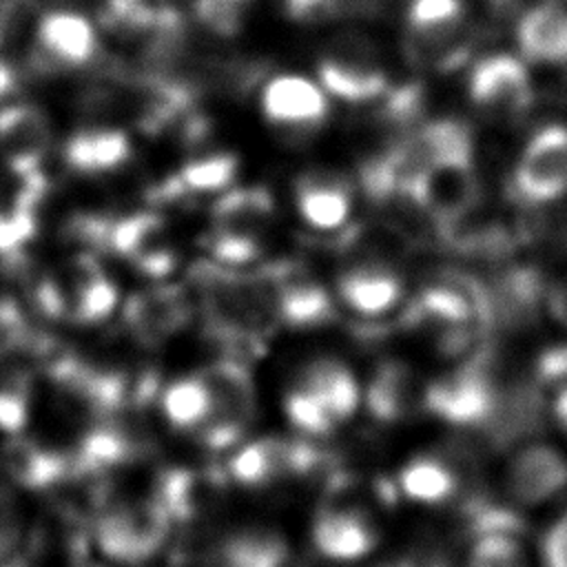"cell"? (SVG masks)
<instances>
[{
  "label": "cell",
  "mask_w": 567,
  "mask_h": 567,
  "mask_svg": "<svg viewBox=\"0 0 567 567\" xmlns=\"http://www.w3.org/2000/svg\"><path fill=\"white\" fill-rule=\"evenodd\" d=\"M208 255L219 261V266H244L259 257L261 246L259 239L255 237H244V235H233V233H221L213 230L206 241H204Z\"/></svg>",
  "instance_id": "8d00e7d4"
},
{
  "label": "cell",
  "mask_w": 567,
  "mask_h": 567,
  "mask_svg": "<svg viewBox=\"0 0 567 567\" xmlns=\"http://www.w3.org/2000/svg\"><path fill=\"white\" fill-rule=\"evenodd\" d=\"M29 339V326L20 306L0 295V359L24 346Z\"/></svg>",
  "instance_id": "f35d334b"
},
{
  "label": "cell",
  "mask_w": 567,
  "mask_h": 567,
  "mask_svg": "<svg viewBox=\"0 0 567 567\" xmlns=\"http://www.w3.org/2000/svg\"><path fill=\"white\" fill-rule=\"evenodd\" d=\"M268 286L272 315L290 328H319L334 319V303L328 290L303 270L279 264L261 270Z\"/></svg>",
  "instance_id": "4fadbf2b"
},
{
  "label": "cell",
  "mask_w": 567,
  "mask_h": 567,
  "mask_svg": "<svg viewBox=\"0 0 567 567\" xmlns=\"http://www.w3.org/2000/svg\"><path fill=\"white\" fill-rule=\"evenodd\" d=\"M171 525L173 520L166 507L155 496L122 501L97 516L93 540L106 558L124 565H140L162 549Z\"/></svg>",
  "instance_id": "277c9868"
},
{
  "label": "cell",
  "mask_w": 567,
  "mask_h": 567,
  "mask_svg": "<svg viewBox=\"0 0 567 567\" xmlns=\"http://www.w3.org/2000/svg\"><path fill=\"white\" fill-rule=\"evenodd\" d=\"M2 461L7 474L22 487L40 492L60 485L69 474H73L71 456L51 450L38 441L22 434L11 436L2 450Z\"/></svg>",
  "instance_id": "cb8c5ba5"
},
{
  "label": "cell",
  "mask_w": 567,
  "mask_h": 567,
  "mask_svg": "<svg viewBox=\"0 0 567 567\" xmlns=\"http://www.w3.org/2000/svg\"><path fill=\"white\" fill-rule=\"evenodd\" d=\"M193 7L199 24L215 35L230 38L241 31L244 4L230 0H195Z\"/></svg>",
  "instance_id": "74e56055"
},
{
  "label": "cell",
  "mask_w": 567,
  "mask_h": 567,
  "mask_svg": "<svg viewBox=\"0 0 567 567\" xmlns=\"http://www.w3.org/2000/svg\"><path fill=\"white\" fill-rule=\"evenodd\" d=\"M516 42L525 60L538 64L567 62V9L545 2L529 9L516 27Z\"/></svg>",
  "instance_id": "484cf974"
},
{
  "label": "cell",
  "mask_w": 567,
  "mask_h": 567,
  "mask_svg": "<svg viewBox=\"0 0 567 567\" xmlns=\"http://www.w3.org/2000/svg\"><path fill=\"white\" fill-rule=\"evenodd\" d=\"M317 71L328 95L354 104L379 102L390 89L374 44L357 33L337 35L319 58Z\"/></svg>",
  "instance_id": "8992f818"
},
{
  "label": "cell",
  "mask_w": 567,
  "mask_h": 567,
  "mask_svg": "<svg viewBox=\"0 0 567 567\" xmlns=\"http://www.w3.org/2000/svg\"><path fill=\"white\" fill-rule=\"evenodd\" d=\"M554 419L567 432V383L558 390L554 401Z\"/></svg>",
  "instance_id": "7bdbcfd3"
},
{
  "label": "cell",
  "mask_w": 567,
  "mask_h": 567,
  "mask_svg": "<svg viewBox=\"0 0 567 567\" xmlns=\"http://www.w3.org/2000/svg\"><path fill=\"white\" fill-rule=\"evenodd\" d=\"M159 405L166 421L177 430L197 432L213 414V396L202 374L168 383L162 392Z\"/></svg>",
  "instance_id": "1f68e13d"
},
{
  "label": "cell",
  "mask_w": 567,
  "mask_h": 567,
  "mask_svg": "<svg viewBox=\"0 0 567 567\" xmlns=\"http://www.w3.org/2000/svg\"><path fill=\"white\" fill-rule=\"evenodd\" d=\"M374 523L357 507L328 505L312 525V543L330 560H357L377 547Z\"/></svg>",
  "instance_id": "ffe728a7"
},
{
  "label": "cell",
  "mask_w": 567,
  "mask_h": 567,
  "mask_svg": "<svg viewBox=\"0 0 567 567\" xmlns=\"http://www.w3.org/2000/svg\"><path fill=\"white\" fill-rule=\"evenodd\" d=\"M51 148V122L44 109L31 102L0 106V159L13 177L42 173Z\"/></svg>",
  "instance_id": "8fae6325"
},
{
  "label": "cell",
  "mask_w": 567,
  "mask_h": 567,
  "mask_svg": "<svg viewBox=\"0 0 567 567\" xmlns=\"http://www.w3.org/2000/svg\"><path fill=\"white\" fill-rule=\"evenodd\" d=\"M13 190L0 199V264L20 266L38 235L40 204L47 190L42 173L13 177Z\"/></svg>",
  "instance_id": "ac0fdd59"
},
{
  "label": "cell",
  "mask_w": 567,
  "mask_h": 567,
  "mask_svg": "<svg viewBox=\"0 0 567 567\" xmlns=\"http://www.w3.org/2000/svg\"><path fill=\"white\" fill-rule=\"evenodd\" d=\"M62 157L78 175H106L128 162L131 140L122 128L91 124L66 137Z\"/></svg>",
  "instance_id": "44dd1931"
},
{
  "label": "cell",
  "mask_w": 567,
  "mask_h": 567,
  "mask_svg": "<svg viewBox=\"0 0 567 567\" xmlns=\"http://www.w3.org/2000/svg\"><path fill=\"white\" fill-rule=\"evenodd\" d=\"M543 425V394L536 381L501 383L494 410L481 427L485 443L494 450H505L532 434Z\"/></svg>",
  "instance_id": "e0dca14e"
},
{
  "label": "cell",
  "mask_w": 567,
  "mask_h": 567,
  "mask_svg": "<svg viewBox=\"0 0 567 567\" xmlns=\"http://www.w3.org/2000/svg\"><path fill=\"white\" fill-rule=\"evenodd\" d=\"M489 7H494V9H505L512 0H485Z\"/></svg>",
  "instance_id": "f6af8a7d"
},
{
  "label": "cell",
  "mask_w": 567,
  "mask_h": 567,
  "mask_svg": "<svg viewBox=\"0 0 567 567\" xmlns=\"http://www.w3.org/2000/svg\"><path fill=\"white\" fill-rule=\"evenodd\" d=\"M326 95L321 84L297 73H284L264 84L261 111L266 122L284 133H310L328 117Z\"/></svg>",
  "instance_id": "5bb4252c"
},
{
  "label": "cell",
  "mask_w": 567,
  "mask_h": 567,
  "mask_svg": "<svg viewBox=\"0 0 567 567\" xmlns=\"http://www.w3.org/2000/svg\"><path fill=\"white\" fill-rule=\"evenodd\" d=\"M295 204L308 226L337 230L352 213V190L339 175L306 173L295 184Z\"/></svg>",
  "instance_id": "603a6c76"
},
{
  "label": "cell",
  "mask_w": 567,
  "mask_h": 567,
  "mask_svg": "<svg viewBox=\"0 0 567 567\" xmlns=\"http://www.w3.org/2000/svg\"><path fill=\"white\" fill-rule=\"evenodd\" d=\"M399 487L414 503L443 505L456 496L461 474L450 458L421 454L401 467Z\"/></svg>",
  "instance_id": "f546056e"
},
{
  "label": "cell",
  "mask_w": 567,
  "mask_h": 567,
  "mask_svg": "<svg viewBox=\"0 0 567 567\" xmlns=\"http://www.w3.org/2000/svg\"><path fill=\"white\" fill-rule=\"evenodd\" d=\"M467 93L472 104L494 122L520 120L534 102L525 64L509 53H494L476 62Z\"/></svg>",
  "instance_id": "30bf717a"
},
{
  "label": "cell",
  "mask_w": 567,
  "mask_h": 567,
  "mask_svg": "<svg viewBox=\"0 0 567 567\" xmlns=\"http://www.w3.org/2000/svg\"><path fill=\"white\" fill-rule=\"evenodd\" d=\"M501 381L496 354L481 343L463 363L423 388V410L458 427L481 430L496 403Z\"/></svg>",
  "instance_id": "7a4b0ae2"
},
{
  "label": "cell",
  "mask_w": 567,
  "mask_h": 567,
  "mask_svg": "<svg viewBox=\"0 0 567 567\" xmlns=\"http://www.w3.org/2000/svg\"><path fill=\"white\" fill-rule=\"evenodd\" d=\"M22 523L16 498L0 487V560H7L20 540Z\"/></svg>",
  "instance_id": "ab89813d"
},
{
  "label": "cell",
  "mask_w": 567,
  "mask_h": 567,
  "mask_svg": "<svg viewBox=\"0 0 567 567\" xmlns=\"http://www.w3.org/2000/svg\"><path fill=\"white\" fill-rule=\"evenodd\" d=\"M509 190L518 204L543 206L567 193V126L547 124L525 144Z\"/></svg>",
  "instance_id": "ba28073f"
},
{
  "label": "cell",
  "mask_w": 567,
  "mask_h": 567,
  "mask_svg": "<svg viewBox=\"0 0 567 567\" xmlns=\"http://www.w3.org/2000/svg\"><path fill=\"white\" fill-rule=\"evenodd\" d=\"M405 53L414 64L450 69L467 55L465 7L461 0H412Z\"/></svg>",
  "instance_id": "5b68a950"
},
{
  "label": "cell",
  "mask_w": 567,
  "mask_h": 567,
  "mask_svg": "<svg viewBox=\"0 0 567 567\" xmlns=\"http://www.w3.org/2000/svg\"><path fill=\"white\" fill-rule=\"evenodd\" d=\"M213 396V414L197 430L208 450H226L239 441L255 414V385L237 359H219L202 372Z\"/></svg>",
  "instance_id": "52a82bcc"
},
{
  "label": "cell",
  "mask_w": 567,
  "mask_h": 567,
  "mask_svg": "<svg viewBox=\"0 0 567 567\" xmlns=\"http://www.w3.org/2000/svg\"><path fill=\"white\" fill-rule=\"evenodd\" d=\"M492 328H525L540 310L547 286L532 266H505L485 281Z\"/></svg>",
  "instance_id": "2e32d148"
},
{
  "label": "cell",
  "mask_w": 567,
  "mask_h": 567,
  "mask_svg": "<svg viewBox=\"0 0 567 567\" xmlns=\"http://www.w3.org/2000/svg\"><path fill=\"white\" fill-rule=\"evenodd\" d=\"M100 51L97 31L75 11H47L38 16L27 64L40 73H60L86 66Z\"/></svg>",
  "instance_id": "9c48e42d"
},
{
  "label": "cell",
  "mask_w": 567,
  "mask_h": 567,
  "mask_svg": "<svg viewBox=\"0 0 567 567\" xmlns=\"http://www.w3.org/2000/svg\"><path fill=\"white\" fill-rule=\"evenodd\" d=\"M190 301L177 286L135 292L124 303V323L142 343H159L182 330L190 319Z\"/></svg>",
  "instance_id": "d6986e66"
},
{
  "label": "cell",
  "mask_w": 567,
  "mask_h": 567,
  "mask_svg": "<svg viewBox=\"0 0 567 567\" xmlns=\"http://www.w3.org/2000/svg\"><path fill=\"white\" fill-rule=\"evenodd\" d=\"M230 2H237V4H244V7H246V2H248V0H230Z\"/></svg>",
  "instance_id": "bcb514c9"
},
{
  "label": "cell",
  "mask_w": 567,
  "mask_h": 567,
  "mask_svg": "<svg viewBox=\"0 0 567 567\" xmlns=\"http://www.w3.org/2000/svg\"><path fill=\"white\" fill-rule=\"evenodd\" d=\"M104 248L148 277H164L175 268V252L166 241V224L157 213L140 210L109 219Z\"/></svg>",
  "instance_id": "7c38bea8"
},
{
  "label": "cell",
  "mask_w": 567,
  "mask_h": 567,
  "mask_svg": "<svg viewBox=\"0 0 567 567\" xmlns=\"http://www.w3.org/2000/svg\"><path fill=\"white\" fill-rule=\"evenodd\" d=\"M337 292L352 312L379 317L401 301L403 284L383 261H361L341 272Z\"/></svg>",
  "instance_id": "7402d4cb"
},
{
  "label": "cell",
  "mask_w": 567,
  "mask_h": 567,
  "mask_svg": "<svg viewBox=\"0 0 567 567\" xmlns=\"http://www.w3.org/2000/svg\"><path fill=\"white\" fill-rule=\"evenodd\" d=\"M503 485L518 505H540L567 487V456L551 445H525L507 463Z\"/></svg>",
  "instance_id": "9a60e30c"
},
{
  "label": "cell",
  "mask_w": 567,
  "mask_h": 567,
  "mask_svg": "<svg viewBox=\"0 0 567 567\" xmlns=\"http://www.w3.org/2000/svg\"><path fill=\"white\" fill-rule=\"evenodd\" d=\"M284 410H286V416L292 423V427L297 432H301L306 439L308 436H315V439L328 436L337 425V421L332 419L328 408L321 403V399L301 383L297 388H292L290 392H286Z\"/></svg>",
  "instance_id": "e575fe53"
},
{
  "label": "cell",
  "mask_w": 567,
  "mask_h": 567,
  "mask_svg": "<svg viewBox=\"0 0 567 567\" xmlns=\"http://www.w3.org/2000/svg\"><path fill=\"white\" fill-rule=\"evenodd\" d=\"M565 379H567V346L547 348L536 361L534 381L538 385H545V383H558Z\"/></svg>",
  "instance_id": "60d3db41"
},
{
  "label": "cell",
  "mask_w": 567,
  "mask_h": 567,
  "mask_svg": "<svg viewBox=\"0 0 567 567\" xmlns=\"http://www.w3.org/2000/svg\"><path fill=\"white\" fill-rule=\"evenodd\" d=\"M213 230L261 239L275 219V199L261 186L226 190L213 204Z\"/></svg>",
  "instance_id": "4316f807"
},
{
  "label": "cell",
  "mask_w": 567,
  "mask_h": 567,
  "mask_svg": "<svg viewBox=\"0 0 567 567\" xmlns=\"http://www.w3.org/2000/svg\"><path fill=\"white\" fill-rule=\"evenodd\" d=\"M301 385L321 399L337 423L350 419L361 401V390L354 374L348 365L334 359H319L310 363L303 372Z\"/></svg>",
  "instance_id": "4dcf8cb0"
},
{
  "label": "cell",
  "mask_w": 567,
  "mask_h": 567,
  "mask_svg": "<svg viewBox=\"0 0 567 567\" xmlns=\"http://www.w3.org/2000/svg\"><path fill=\"white\" fill-rule=\"evenodd\" d=\"M286 540L266 527H250L221 538L208 554L206 567H281Z\"/></svg>",
  "instance_id": "83f0119b"
},
{
  "label": "cell",
  "mask_w": 567,
  "mask_h": 567,
  "mask_svg": "<svg viewBox=\"0 0 567 567\" xmlns=\"http://www.w3.org/2000/svg\"><path fill=\"white\" fill-rule=\"evenodd\" d=\"M40 310L82 326L104 321L117 306V286L93 255H75L62 270L40 277Z\"/></svg>",
  "instance_id": "3957f363"
},
{
  "label": "cell",
  "mask_w": 567,
  "mask_h": 567,
  "mask_svg": "<svg viewBox=\"0 0 567 567\" xmlns=\"http://www.w3.org/2000/svg\"><path fill=\"white\" fill-rule=\"evenodd\" d=\"M554 527H556V529H558V532H563V534H567V512H565V514H563V516H560V518H558V520H556V523H554Z\"/></svg>",
  "instance_id": "ee69618b"
},
{
  "label": "cell",
  "mask_w": 567,
  "mask_h": 567,
  "mask_svg": "<svg viewBox=\"0 0 567 567\" xmlns=\"http://www.w3.org/2000/svg\"><path fill=\"white\" fill-rule=\"evenodd\" d=\"M237 175V157L226 151L206 153L188 159L177 175H173L179 190L186 195L217 193L233 184Z\"/></svg>",
  "instance_id": "836d02e7"
},
{
  "label": "cell",
  "mask_w": 567,
  "mask_h": 567,
  "mask_svg": "<svg viewBox=\"0 0 567 567\" xmlns=\"http://www.w3.org/2000/svg\"><path fill=\"white\" fill-rule=\"evenodd\" d=\"M365 405L379 421L394 423L423 408V390H419L414 372L403 361H383L365 390Z\"/></svg>",
  "instance_id": "d4e9b609"
},
{
  "label": "cell",
  "mask_w": 567,
  "mask_h": 567,
  "mask_svg": "<svg viewBox=\"0 0 567 567\" xmlns=\"http://www.w3.org/2000/svg\"><path fill=\"white\" fill-rule=\"evenodd\" d=\"M467 567H525V554L514 532H487L476 538Z\"/></svg>",
  "instance_id": "d590c367"
},
{
  "label": "cell",
  "mask_w": 567,
  "mask_h": 567,
  "mask_svg": "<svg viewBox=\"0 0 567 567\" xmlns=\"http://www.w3.org/2000/svg\"><path fill=\"white\" fill-rule=\"evenodd\" d=\"M33 403V379L16 363H0V432L18 436L24 432Z\"/></svg>",
  "instance_id": "d6a6232c"
},
{
  "label": "cell",
  "mask_w": 567,
  "mask_h": 567,
  "mask_svg": "<svg viewBox=\"0 0 567 567\" xmlns=\"http://www.w3.org/2000/svg\"><path fill=\"white\" fill-rule=\"evenodd\" d=\"M193 279L204 301L210 334L230 348H255L277 321L261 270L237 272L228 266L199 264Z\"/></svg>",
  "instance_id": "6da1fadb"
},
{
  "label": "cell",
  "mask_w": 567,
  "mask_h": 567,
  "mask_svg": "<svg viewBox=\"0 0 567 567\" xmlns=\"http://www.w3.org/2000/svg\"><path fill=\"white\" fill-rule=\"evenodd\" d=\"M219 496V478L195 470H168L157 483L155 498L166 507L171 520L204 516Z\"/></svg>",
  "instance_id": "f1b7e54d"
},
{
  "label": "cell",
  "mask_w": 567,
  "mask_h": 567,
  "mask_svg": "<svg viewBox=\"0 0 567 567\" xmlns=\"http://www.w3.org/2000/svg\"><path fill=\"white\" fill-rule=\"evenodd\" d=\"M547 308L554 315L556 321H560L563 326H567V279L547 286V295H545Z\"/></svg>",
  "instance_id": "b9f144b4"
}]
</instances>
